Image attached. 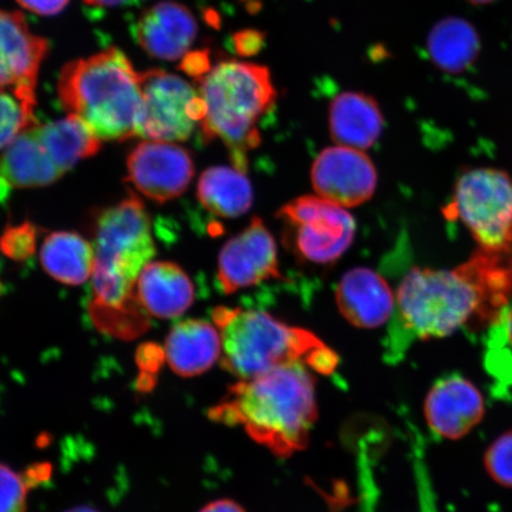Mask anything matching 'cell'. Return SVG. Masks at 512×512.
Segmentation results:
<instances>
[{"label":"cell","mask_w":512,"mask_h":512,"mask_svg":"<svg viewBox=\"0 0 512 512\" xmlns=\"http://www.w3.org/2000/svg\"><path fill=\"white\" fill-rule=\"evenodd\" d=\"M512 298V256L478 248L452 270L414 267L395 299L388 350L405 351L414 339L483 331L502 322Z\"/></svg>","instance_id":"obj_1"},{"label":"cell","mask_w":512,"mask_h":512,"mask_svg":"<svg viewBox=\"0 0 512 512\" xmlns=\"http://www.w3.org/2000/svg\"><path fill=\"white\" fill-rule=\"evenodd\" d=\"M95 265L91 315L96 325L120 338L136 337L149 319L136 286L156 254L150 216L137 196L130 195L102 211L94 226Z\"/></svg>","instance_id":"obj_2"},{"label":"cell","mask_w":512,"mask_h":512,"mask_svg":"<svg viewBox=\"0 0 512 512\" xmlns=\"http://www.w3.org/2000/svg\"><path fill=\"white\" fill-rule=\"evenodd\" d=\"M209 418L240 426L256 444L288 458L309 445L318 418L315 377L293 363L240 380L228 388Z\"/></svg>","instance_id":"obj_3"},{"label":"cell","mask_w":512,"mask_h":512,"mask_svg":"<svg viewBox=\"0 0 512 512\" xmlns=\"http://www.w3.org/2000/svg\"><path fill=\"white\" fill-rule=\"evenodd\" d=\"M57 92L64 110L80 118L100 140L137 137L143 110L140 73L118 48L69 62Z\"/></svg>","instance_id":"obj_4"},{"label":"cell","mask_w":512,"mask_h":512,"mask_svg":"<svg viewBox=\"0 0 512 512\" xmlns=\"http://www.w3.org/2000/svg\"><path fill=\"white\" fill-rule=\"evenodd\" d=\"M213 319L222 339V368L240 380L293 363L322 375H331L338 366V355L322 339L270 313L219 306Z\"/></svg>","instance_id":"obj_5"},{"label":"cell","mask_w":512,"mask_h":512,"mask_svg":"<svg viewBox=\"0 0 512 512\" xmlns=\"http://www.w3.org/2000/svg\"><path fill=\"white\" fill-rule=\"evenodd\" d=\"M204 104L203 137L227 146L234 168L247 171L248 153L261 142L259 121L277 99L270 70L259 64L224 61L198 79Z\"/></svg>","instance_id":"obj_6"},{"label":"cell","mask_w":512,"mask_h":512,"mask_svg":"<svg viewBox=\"0 0 512 512\" xmlns=\"http://www.w3.org/2000/svg\"><path fill=\"white\" fill-rule=\"evenodd\" d=\"M446 219L462 222L485 251L512 256V176L477 168L460 175Z\"/></svg>","instance_id":"obj_7"},{"label":"cell","mask_w":512,"mask_h":512,"mask_svg":"<svg viewBox=\"0 0 512 512\" xmlns=\"http://www.w3.org/2000/svg\"><path fill=\"white\" fill-rule=\"evenodd\" d=\"M278 217L287 228L294 253L312 264L337 261L355 238L356 222L349 211L319 196L288 202Z\"/></svg>","instance_id":"obj_8"},{"label":"cell","mask_w":512,"mask_h":512,"mask_svg":"<svg viewBox=\"0 0 512 512\" xmlns=\"http://www.w3.org/2000/svg\"><path fill=\"white\" fill-rule=\"evenodd\" d=\"M143 110L137 137L158 142H184L204 115L200 93L189 82L164 70L140 74Z\"/></svg>","instance_id":"obj_9"},{"label":"cell","mask_w":512,"mask_h":512,"mask_svg":"<svg viewBox=\"0 0 512 512\" xmlns=\"http://www.w3.org/2000/svg\"><path fill=\"white\" fill-rule=\"evenodd\" d=\"M127 171L134 188L152 201L165 203L188 189L195 166L182 146L147 140L134 147L128 156Z\"/></svg>","instance_id":"obj_10"},{"label":"cell","mask_w":512,"mask_h":512,"mask_svg":"<svg viewBox=\"0 0 512 512\" xmlns=\"http://www.w3.org/2000/svg\"><path fill=\"white\" fill-rule=\"evenodd\" d=\"M311 181L319 197L339 207L354 208L373 197L377 171L366 153L337 145L319 153L312 165Z\"/></svg>","instance_id":"obj_11"},{"label":"cell","mask_w":512,"mask_h":512,"mask_svg":"<svg viewBox=\"0 0 512 512\" xmlns=\"http://www.w3.org/2000/svg\"><path fill=\"white\" fill-rule=\"evenodd\" d=\"M271 278H280L277 243L255 217L221 249L217 279L224 293L233 294Z\"/></svg>","instance_id":"obj_12"},{"label":"cell","mask_w":512,"mask_h":512,"mask_svg":"<svg viewBox=\"0 0 512 512\" xmlns=\"http://www.w3.org/2000/svg\"><path fill=\"white\" fill-rule=\"evenodd\" d=\"M49 44L31 31L21 12L0 10V89L36 106V85Z\"/></svg>","instance_id":"obj_13"},{"label":"cell","mask_w":512,"mask_h":512,"mask_svg":"<svg viewBox=\"0 0 512 512\" xmlns=\"http://www.w3.org/2000/svg\"><path fill=\"white\" fill-rule=\"evenodd\" d=\"M482 393L465 377L453 374L434 383L425 401L428 426L441 438L457 440L483 420Z\"/></svg>","instance_id":"obj_14"},{"label":"cell","mask_w":512,"mask_h":512,"mask_svg":"<svg viewBox=\"0 0 512 512\" xmlns=\"http://www.w3.org/2000/svg\"><path fill=\"white\" fill-rule=\"evenodd\" d=\"M198 25L191 11L176 2L151 6L138 19L136 38L147 54L159 60L176 61L188 53Z\"/></svg>","instance_id":"obj_15"},{"label":"cell","mask_w":512,"mask_h":512,"mask_svg":"<svg viewBox=\"0 0 512 512\" xmlns=\"http://www.w3.org/2000/svg\"><path fill=\"white\" fill-rule=\"evenodd\" d=\"M336 302L342 316L362 329H375L394 315L392 288L380 274L367 267L352 268L337 286Z\"/></svg>","instance_id":"obj_16"},{"label":"cell","mask_w":512,"mask_h":512,"mask_svg":"<svg viewBox=\"0 0 512 512\" xmlns=\"http://www.w3.org/2000/svg\"><path fill=\"white\" fill-rule=\"evenodd\" d=\"M222 354V339L216 326L201 319H189L172 328L165 341L164 357L181 377L206 373Z\"/></svg>","instance_id":"obj_17"},{"label":"cell","mask_w":512,"mask_h":512,"mask_svg":"<svg viewBox=\"0 0 512 512\" xmlns=\"http://www.w3.org/2000/svg\"><path fill=\"white\" fill-rule=\"evenodd\" d=\"M136 294L150 315L171 319L182 316L195 300V287L181 267L168 261L150 262L138 279Z\"/></svg>","instance_id":"obj_18"},{"label":"cell","mask_w":512,"mask_h":512,"mask_svg":"<svg viewBox=\"0 0 512 512\" xmlns=\"http://www.w3.org/2000/svg\"><path fill=\"white\" fill-rule=\"evenodd\" d=\"M329 125L335 143L362 151L379 140L383 115L373 96L348 92L331 102Z\"/></svg>","instance_id":"obj_19"},{"label":"cell","mask_w":512,"mask_h":512,"mask_svg":"<svg viewBox=\"0 0 512 512\" xmlns=\"http://www.w3.org/2000/svg\"><path fill=\"white\" fill-rule=\"evenodd\" d=\"M62 175L38 138L35 125L19 134L0 157V176L12 187H47Z\"/></svg>","instance_id":"obj_20"},{"label":"cell","mask_w":512,"mask_h":512,"mask_svg":"<svg viewBox=\"0 0 512 512\" xmlns=\"http://www.w3.org/2000/svg\"><path fill=\"white\" fill-rule=\"evenodd\" d=\"M197 197L204 208L222 219L245 215L254 200L246 172L234 166H213L204 171L198 181Z\"/></svg>","instance_id":"obj_21"},{"label":"cell","mask_w":512,"mask_h":512,"mask_svg":"<svg viewBox=\"0 0 512 512\" xmlns=\"http://www.w3.org/2000/svg\"><path fill=\"white\" fill-rule=\"evenodd\" d=\"M427 50L435 66L444 72L462 73L477 60L480 38L466 19L447 17L435 24L428 34Z\"/></svg>","instance_id":"obj_22"},{"label":"cell","mask_w":512,"mask_h":512,"mask_svg":"<svg viewBox=\"0 0 512 512\" xmlns=\"http://www.w3.org/2000/svg\"><path fill=\"white\" fill-rule=\"evenodd\" d=\"M41 262L50 277L60 283L82 285L94 272V248L78 233L56 232L43 242Z\"/></svg>","instance_id":"obj_23"},{"label":"cell","mask_w":512,"mask_h":512,"mask_svg":"<svg viewBox=\"0 0 512 512\" xmlns=\"http://www.w3.org/2000/svg\"><path fill=\"white\" fill-rule=\"evenodd\" d=\"M35 130L62 174L80 160L94 156L101 147V140L73 114L53 123L36 124Z\"/></svg>","instance_id":"obj_24"},{"label":"cell","mask_w":512,"mask_h":512,"mask_svg":"<svg viewBox=\"0 0 512 512\" xmlns=\"http://www.w3.org/2000/svg\"><path fill=\"white\" fill-rule=\"evenodd\" d=\"M35 106L15 93L0 89V151L5 150L27 128L37 124Z\"/></svg>","instance_id":"obj_25"},{"label":"cell","mask_w":512,"mask_h":512,"mask_svg":"<svg viewBox=\"0 0 512 512\" xmlns=\"http://www.w3.org/2000/svg\"><path fill=\"white\" fill-rule=\"evenodd\" d=\"M29 482L12 467L0 463V512L27 511Z\"/></svg>","instance_id":"obj_26"},{"label":"cell","mask_w":512,"mask_h":512,"mask_svg":"<svg viewBox=\"0 0 512 512\" xmlns=\"http://www.w3.org/2000/svg\"><path fill=\"white\" fill-rule=\"evenodd\" d=\"M484 464L496 483L512 488V431L492 443L485 453Z\"/></svg>","instance_id":"obj_27"},{"label":"cell","mask_w":512,"mask_h":512,"mask_svg":"<svg viewBox=\"0 0 512 512\" xmlns=\"http://www.w3.org/2000/svg\"><path fill=\"white\" fill-rule=\"evenodd\" d=\"M36 236L37 230L30 222L9 227L0 238V249L11 259L27 260L35 253Z\"/></svg>","instance_id":"obj_28"},{"label":"cell","mask_w":512,"mask_h":512,"mask_svg":"<svg viewBox=\"0 0 512 512\" xmlns=\"http://www.w3.org/2000/svg\"><path fill=\"white\" fill-rule=\"evenodd\" d=\"M22 8L41 16H55L66 9L69 0H17Z\"/></svg>","instance_id":"obj_29"},{"label":"cell","mask_w":512,"mask_h":512,"mask_svg":"<svg viewBox=\"0 0 512 512\" xmlns=\"http://www.w3.org/2000/svg\"><path fill=\"white\" fill-rule=\"evenodd\" d=\"M261 41L262 38L259 37L258 32L246 31L236 37V47L243 55L254 54L256 50L251 43L260 48Z\"/></svg>","instance_id":"obj_30"},{"label":"cell","mask_w":512,"mask_h":512,"mask_svg":"<svg viewBox=\"0 0 512 512\" xmlns=\"http://www.w3.org/2000/svg\"><path fill=\"white\" fill-rule=\"evenodd\" d=\"M200 512H247L239 503L233 499L222 498L210 502L200 510Z\"/></svg>","instance_id":"obj_31"},{"label":"cell","mask_w":512,"mask_h":512,"mask_svg":"<svg viewBox=\"0 0 512 512\" xmlns=\"http://www.w3.org/2000/svg\"><path fill=\"white\" fill-rule=\"evenodd\" d=\"M89 5L100 6V8H114V6H121L136 2V0H85Z\"/></svg>","instance_id":"obj_32"},{"label":"cell","mask_w":512,"mask_h":512,"mask_svg":"<svg viewBox=\"0 0 512 512\" xmlns=\"http://www.w3.org/2000/svg\"><path fill=\"white\" fill-rule=\"evenodd\" d=\"M499 325H501L503 329L504 337L507 338L512 345V306L504 313L502 322L499 323Z\"/></svg>","instance_id":"obj_33"},{"label":"cell","mask_w":512,"mask_h":512,"mask_svg":"<svg viewBox=\"0 0 512 512\" xmlns=\"http://www.w3.org/2000/svg\"><path fill=\"white\" fill-rule=\"evenodd\" d=\"M64 512H100L89 505H78V507H74Z\"/></svg>","instance_id":"obj_34"},{"label":"cell","mask_w":512,"mask_h":512,"mask_svg":"<svg viewBox=\"0 0 512 512\" xmlns=\"http://www.w3.org/2000/svg\"><path fill=\"white\" fill-rule=\"evenodd\" d=\"M467 2L476 4V5H483V4H489V3L495 2V0H467Z\"/></svg>","instance_id":"obj_35"}]
</instances>
